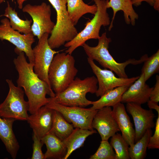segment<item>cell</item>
Returning <instances> with one entry per match:
<instances>
[{"label":"cell","mask_w":159,"mask_h":159,"mask_svg":"<svg viewBox=\"0 0 159 159\" xmlns=\"http://www.w3.org/2000/svg\"><path fill=\"white\" fill-rule=\"evenodd\" d=\"M87 60L97 80L98 87L95 93L97 97L101 96L107 91L117 87L131 85L140 76L127 78L117 77L112 71L101 69L95 63L93 60L88 57Z\"/></svg>","instance_id":"cell-11"},{"label":"cell","mask_w":159,"mask_h":159,"mask_svg":"<svg viewBox=\"0 0 159 159\" xmlns=\"http://www.w3.org/2000/svg\"><path fill=\"white\" fill-rule=\"evenodd\" d=\"M110 143L115 150L116 159H130L129 145L120 133L117 132L111 137Z\"/></svg>","instance_id":"cell-26"},{"label":"cell","mask_w":159,"mask_h":159,"mask_svg":"<svg viewBox=\"0 0 159 159\" xmlns=\"http://www.w3.org/2000/svg\"><path fill=\"white\" fill-rule=\"evenodd\" d=\"M126 103V111L132 116L135 125V143L148 129L155 127V116L152 109H144L141 105L132 102Z\"/></svg>","instance_id":"cell-12"},{"label":"cell","mask_w":159,"mask_h":159,"mask_svg":"<svg viewBox=\"0 0 159 159\" xmlns=\"http://www.w3.org/2000/svg\"><path fill=\"white\" fill-rule=\"evenodd\" d=\"M45 106L59 112L74 127L93 130L92 122L97 110L77 106H68L50 101Z\"/></svg>","instance_id":"cell-8"},{"label":"cell","mask_w":159,"mask_h":159,"mask_svg":"<svg viewBox=\"0 0 159 159\" xmlns=\"http://www.w3.org/2000/svg\"><path fill=\"white\" fill-rule=\"evenodd\" d=\"M156 82L150 95L149 100L158 103L159 101V76L156 75Z\"/></svg>","instance_id":"cell-31"},{"label":"cell","mask_w":159,"mask_h":159,"mask_svg":"<svg viewBox=\"0 0 159 159\" xmlns=\"http://www.w3.org/2000/svg\"><path fill=\"white\" fill-rule=\"evenodd\" d=\"M151 129H148L143 136L132 145L129 147L130 159H143L146 156V151L150 137L152 135Z\"/></svg>","instance_id":"cell-25"},{"label":"cell","mask_w":159,"mask_h":159,"mask_svg":"<svg viewBox=\"0 0 159 159\" xmlns=\"http://www.w3.org/2000/svg\"><path fill=\"white\" fill-rule=\"evenodd\" d=\"M133 5L131 0H108L107 8H111L113 11V17L108 28L109 31H110L113 27V21L117 13L120 11L123 12L125 20L127 24L131 23L133 26L135 25V21L138 19V16L134 10Z\"/></svg>","instance_id":"cell-18"},{"label":"cell","mask_w":159,"mask_h":159,"mask_svg":"<svg viewBox=\"0 0 159 159\" xmlns=\"http://www.w3.org/2000/svg\"><path fill=\"white\" fill-rule=\"evenodd\" d=\"M74 127L59 112L54 110L53 124L50 132L63 141L72 132Z\"/></svg>","instance_id":"cell-24"},{"label":"cell","mask_w":159,"mask_h":159,"mask_svg":"<svg viewBox=\"0 0 159 159\" xmlns=\"http://www.w3.org/2000/svg\"><path fill=\"white\" fill-rule=\"evenodd\" d=\"M113 107V114L122 137L129 146L132 145L135 143V130L124 105L120 102Z\"/></svg>","instance_id":"cell-16"},{"label":"cell","mask_w":159,"mask_h":159,"mask_svg":"<svg viewBox=\"0 0 159 159\" xmlns=\"http://www.w3.org/2000/svg\"><path fill=\"white\" fill-rule=\"evenodd\" d=\"M9 90L5 100L0 104V116L16 120L26 121L29 105L24 98V92L21 87L16 86L12 80L6 79Z\"/></svg>","instance_id":"cell-6"},{"label":"cell","mask_w":159,"mask_h":159,"mask_svg":"<svg viewBox=\"0 0 159 159\" xmlns=\"http://www.w3.org/2000/svg\"><path fill=\"white\" fill-rule=\"evenodd\" d=\"M97 132L95 130L75 128L65 140L63 141L67 148V153L64 159H67L72 153L82 147L87 138Z\"/></svg>","instance_id":"cell-21"},{"label":"cell","mask_w":159,"mask_h":159,"mask_svg":"<svg viewBox=\"0 0 159 159\" xmlns=\"http://www.w3.org/2000/svg\"><path fill=\"white\" fill-rule=\"evenodd\" d=\"M146 82L144 74L141 73L139 78L123 94L121 102H132L141 105L147 102L153 87H150Z\"/></svg>","instance_id":"cell-15"},{"label":"cell","mask_w":159,"mask_h":159,"mask_svg":"<svg viewBox=\"0 0 159 159\" xmlns=\"http://www.w3.org/2000/svg\"><path fill=\"white\" fill-rule=\"evenodd\" d=\"M33 141V153L31 159H45L44 155L42 150L44 144L41 139L33 133L32 136Z\"/></svg>","instance_id":"cell-29"},{"label":"cell","mask_w":159,"mask_h":159,"mask_svg":"<svg viewBox=\"0 0 159 159\" xmlns=\"http://www.w3.org/2000/svg\"><path fill=\"white\" fill-rule=\"evenodd\" d=\"M133 5L138 6L141 4L143 1H145L151 6H153L156 11L159 10V0H131Z\"/></svg>","instance_id":"cell-32"},{"label":"cell","mask_w":159,"mask_h":159,"mask_svg":"<svg viewBox=\"0 0 159 159\" xmlns=\"http://www.w3.org/2000/svg\"><path fill=\"white\" fill-rule=\"evenodd\" d=\"M54 110L46 106L29 115L26 121L35 133L41 139L50 132L53 120Z\"/></svg>","instance_id":"cell-14"},{"label":"cell","mask_w":159,"mask_h":159,"mask_svg":"<svg viewBox=\"0 0 159 159\" xmlns=\"http://www.w3.org/2000/svg\"><path fill=\"white\" fill-rule=\"evenodd\" d=\"M15 120L13 118H3L0 116V139L13 159H16L19 148L13 129Z\"/></svg>","instance_id":"cell-17"},{"label":"cell","mask_w":159,"mask_h":159,"mask_svg":"<svg viewBox=\"0 0 159 159\" xmlns=\"http://www.w3.org/2000/svg\"><path fill=\"white\" fill-rule=\"evenodd\" d=\"M67 11L72 23L76 25L80 19L84 15L90 13L94 14L97 9L95 4L90 5L82 0H67Z\"/></svg>","instance_id":"cell-22"},{"label":"cell","mask_w":159,"mask_h":159,"mask_svg":"<svg viewBox=\"0 0 159 159\" xmlns=\"http://www.w3.org/2000/svg\"><path fill=\"white\" fill-rule=\"evenodd\" d=\"M0 24V39L6 40L14 45L15 51H22L27 57L29 62L34 64V57L32 45L35 41L32 33L21 34L11 26L9 20L6 18L2 19Z\"/></svg>","instance_id":"cell-10"},{"label":"cell","mask_w":159,"mask_h":159,"mask_svg":"<svg viewBox=\"0 0 159 159\" xmlns=\"http://www.w3.org/2000/svg\"><path fill=\"white\" fill-rule=\"evenodd\" d=\"M90 159H116L113 148L107 140H102L96 152Z\"/></svg>","instance_id":"cell-28"},{"label":"cell","mask_w":159,"mask_h":159,"mask_svg":"<svg viewBox=\"0 0 159 159\" xmlns=\"http://www.w3.org/2000/svg\"><path fill=\"white\" fill-rule=\"evenodd\" d=\"M15 52L18 55L13 60L19 75L17 85L24 88L28 99L29 112L33 114L49 102L50 97L47 98V95L53 97L55 94L52 88L35 73L34 64L27 61L24 53L20 51Z\"/></svg>","instance_id":"cell-1"},{"label":"cell","mask_w":159,"mask_h":159,"mask_svg":"<svg viewBox=\"0 0 159 159\" xmlns=\"http://www.w3.org/2000/svg\"><path fill=\"white\" fill-rule=\"evenodd\" d=\"M4 0H0V4L2 3ZM26 0H16L18 7L20 9H22L23 7V4L24 2Z\"/></svg>","instance_id":"cell-34"},{"label":"cell","mask_w":159,"mask_h":159,"mask_svg":"<svg viewBox=\"0 0 159 159\" xmlns=\"http://www.w3.org/2000/svg\"><path fill=\"white\" fill-rule=\"evenodd\" d=\"M46 146L44 158L64 159L67 148L63 141L53 133L49 132L41 139Z\"/></svg>","instance_id":"cell-19"},{"label":"cell","mask_w":159,"mask_h":159,"mask_svg":"<svg viewBox=\"0 0 159 159\" xmlns=\"http://www.w3.org/2000/svg\"><path fill=\"white\" fill-rule=\"evenodd\" d=\"M147 102L149 109L155 110L157 112L158 115H159V106L158 105V103L150 100Z\"/></svg>","instance_id":"cell-33"},{"label":"cell","mask_w":159,"mask_h":159,"mask_svg":"<svg viewBox=\"0 0 159 159\" xmlns=\"http://www.w3.org/2000/svg\"><path fill=\"white\" fill-rule=\"evenodd\" d=\"M22 9L23 12L28 14L32 18L31 30L34 36L39 39L44 33L51 34L55 24L51 19L50 5L44 2L38 5L27 4Z\"/></svg>","instance_id":"cell-9"},{"label":"cell","mask_w":159,"mask_h":159,"mask_svg":"<svg viewBox=\"0 0 159 159\" xmlns=\"http://www.w3.org/2000/svg\"><path fill=\"white\" fill-rule=\"evenodd\" d=\"M97 9L93 18L87 22L85 28L71 41L66 43L64 46L68 47L65 52L72 54L78 47L81 46L90 39H98L100 31L102 26L110 25V21L107 11L108 0H93Z\"/></svg>","instance_id":"cell-5"},{"label":"cell","mask_w":159,"mask_h":159,"mask_svg":"<svg viewBox=\"0 0 159 159\" xmlns=\"http://www.w3.org/2000/svg\"><path fill=\"white\" fill-rule=\"evenodd\" d=\"M155 128L153 136L150 138L147 148L150 149H159V115L155 123Z\"/></svg>","instance_id":"cell-30"},{"label":"cell","mask_w":159,"mask_h":159,"mask_svg":"<svg viewBox=\"0 0 159 159\" xmlns=\"http://www.w3.org/2000/svg\"><path fill=\"white\" fill-rule=\"evenodd\" d=\"M141 69L145 80L146 81L154 74L159 72V50L144 61Z\"/></svg>","instance_id":"cell-27"},{"label":"cell","mask_w":159,"mask_h":159,"mask_svg":"<svg viewBox=\"0 0 159 159\" xmlns=\"http://www.w3.org/2000/svg\"><path fill=\"white\" fill-rule=\"evenodd\" d=\"M131 85L120 86L107 91L98 100L92 101L90 108L97 110L105 107H113L121 102L122 95Z\"/></svg>","instance_id":"cell-20"},{"label":"cell","mask_w":159,"mask_h":159,"mask_svg":"<svg viewBox=\"0 0 159 159\" xmlns=\"http://www.w3.org/2000/svg\"><path fill=\"white\" fill-rule=\"evenodd\" d=\"M49 35L47 33L43 34L33 49V69L39 78L51 87L48 78V70L54 55L59 52L55 51L49 45L48 42Z\"/></svg>","instance_id":"cell-7"},{"label":"cell","mask_w":159,"mask_h":159,"mask_svg":"<svg viewBox=\"0 0 159 159\" xmlns=\"http://www.w3.org/2000/svg\"><path fill=\"white\" fill-rule=\"evenodd\" d=\"M97 84V78L94 76L83 79L75 78L63 91L50 97V101L66 106L86 107L92 105V101L87 99L86 95L88 93H95Z\"/></svg>","instance_id":"cell-3"},{"label":"cell","mask_w":159,"mask_h":159,"mask_svg":"<svg viewBox=\"0 0 159 159\" xmlns=\"http://www.w3.org/2000/svg\"><path fill=\"white\" fill-rule=\"evenodd\" d=\"M78 72L72 54L58 53L54 56L48 70V78L55 95L64 90L74 80Z\"/></svg>","instance_id":"cell-4"},{"label":"cell","mask_w":159,"mask_h":159,"mask_svg":"<svg viewBox=\"0 0 159 159\" xmlns=\"http://www.w3.org/2000/svg\"><path fill=\"white\" fill-rule=\"evenodd\" d=\"M92 126L97 130L102 140H108L110 137L120 131L112 110L110 107L97 110L93 119Z\"/></svg>","instance_id":"cell-13"},{"label":"cell","mask_w":159,"mask_h":159,"mask_svg":"<svg viewBox=\"0 0 159 159\" xmlns=\"http://www.w3.org/2000/svg\"><path fill=\"white\" fill-rule=\"evenodd\" d=\"M3 16L9 19L10 25L14 30L25 34L32 33L31 24L32 20L21 19L19 17L17 12L10 6L8 1L7 2V6Z\"/></svg>","instance_id":"cell-23"},{"label":"cell","mask_w":159,"mask_h":159,"mask_svg":"<svg viewBox=\"0 0 159 159\" xmlns=\"http://www.w3.org/2000/svg\"><path fill=\"white\" fill-rule=\"evenodd\" d=\"M97 46L91 47L86 43L82 47L88 57L97 62L105 69L113 72L118 76L122 78H128L125 72L126 67L129 64L136 65L140 64L148 57L147 54L143 56L139 59H130L122 63L116 61L110 54L108 50L110 38H108L106 32L103 33L98 39Z\"/></svg>","instance_id":"cell-2"}]
</instances>
